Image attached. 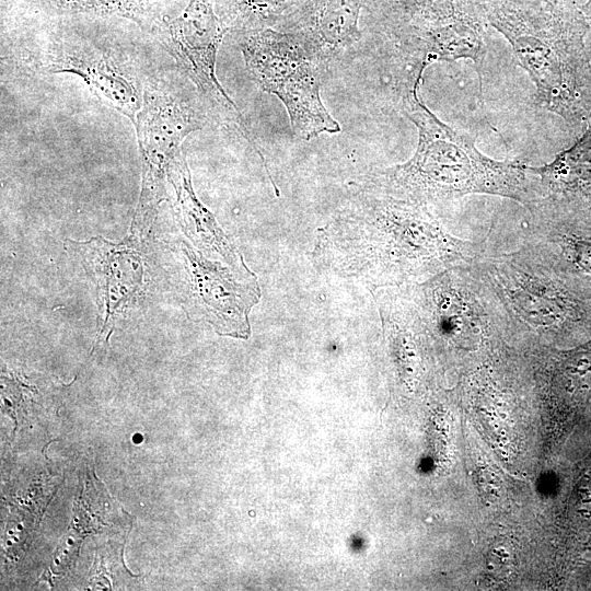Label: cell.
<instances>
[{
    "mask_svg": "<svg viewBox=\"0 0 591 591\" xmlns=\"http://www.w3.org/2000/svg\"><path fill=\"white\" fill-rule=\"evenodd\" d=\"M368 0H314L303 22L285 32L298 38L323 66L361 37L359 18Z\"/></svg>",
    "mask_w": 591,
    "mask_h": 591,
    "instance_id": "cell-12",
    "label": "cell"
},
{
    "mask_svg": "<svg viewBox=\"0 0 591 591\" xmlns=\"http://www.w3.org/2000/svg\"><path fill=\"white\" fill-rule=\"evenodd\" d=\"M93 252V275L96 277L100 303L105 308L106 321L137 293L142 283V268L137 254L125 247L108 244L103 239L86 242Z\"/></svg>",
    "mask_w": 591,
    "mask_h": 591,
    "instance_id": "cell-14",
    "label": "cell"
},
{
    "mask_svg": "<svg viewBox=\"0 0 591 591\" xmlns=\"http://www.w3.org/2000/svg\"><path fill=\"white\" fill-rule=\"evenodd\" d=\"M421 79L399 84L402 112L418 132L413 157L367 174L358 185L431 207L471 194L510 198L526 207L535 197L530 165L483 154L472 136L450 127L426 106L419 94Z\"/></svg>",
    "mask_w": 591,
    "mask_h": 591,
    "instance_id": "cell-2",
    "label": "cell"
},
{
    "mask_svg": "<svg viewBox=\"0 0 591 591\" xmlns=\"http://www.w3.org/2000/svg\"><path fill=\"white\" fill-rule=\"evenodd\" d=\"M225 31L211 0H189L178 16L165 23L161 39L181 73L196 89L211 119L239 132L266 165L241 112L217 78V53Z\"/></svg>",
    "mask_w": 591,
    "mask_h": 591,
    "instance_id": "cell-9",
    "label": "cell"
},
{
    "mask_svg": "<svg viewBox=\"0 0 591 591\" xmlns=\"http://www.w3.org/2000/svg\"><path fill=\"white\" fill-rule=\"evenodd\" d=\"M525 242L591 282V207L537 197L526 206Z\"/></svg>",
    "mask_w": 591,
    "mask_h": 591,
    "instance_id": "cell-11",
    "label": "cell"
},
{
    "mask_svg": "<svg viewBox=\"0 0 591 591\" xmlns=\"http://www.w3.org/2000/svg\"><path fill=\"white\" fill-rule=\"evenodd\" d=\"M586 46H587V51H588L590 63H591V26L586 37Z\"/></svg>",
    "mask_w": 591,
    "mask_h": 591,
    "instance_id": "cell-19",
    "label": "cell"
},
{
    "mask_svg": "<svg viewBox=\"0 0 591 591\" xmlns=\"http://www.w3.org/2000/svg\"><path fill=\"white\" fill-rule=\"evenodd\" d=\"M582 14L591 25V0H587L584 4L579 7Z\"/></svg>",
    "mask_w": 591,
    "mask_h": 591,
    "instance_id": "cell-18",
    "label": "cell"
},
{
    "mask_svg": "<svg viewBox=\"0 0 591 591\" xmlns=\"http://www.w3.org/2000/svg\"><path fill=\"white\" fill-rule=\"evenodd\" d=\"M410 286L432 340L455 352L477 354L508 336L503 310L473 263Z\"/></svg>",
    "mask_w": 591,
    "mask_h": 591,
    "instance_id": "cell-7",
    "label": "cell"
},
{
    "mask_svg": "<svg viewBox=\"0 0 591 591\" xmlns=\"http://www.w3.org/2000/svg\"><path fill=\"white\" fill-rule=\"evenodd\" d=\"M549 385L564 405L579 407L591 397V338L549 354Z\"/></svg>",
    "mask_w": 591,
    "mask_h": 591,
    "instance_id": "cell-15",
    "label": "cell"
},
{
    "mask_svg": "<svg viewBox=\"0 0 591 591\" xmlns=\"http://www.w3.org/2000/svg\"><path fill=\"white\" fill-rule=\"evenodd\" d=\"M240 49L256 85L283 104L297 138L340 131L321 97L323 65L298 38L271 28L252 31L242 35Z\"/></svg>",
    "mask_w": 591,
    "mask_h": 591,
    "instance_id": "cell-5",
    "label": "cell"
},
{
    "mask_svg": "<svg viewBox=\"0 0 591 591\" xmlns=\"http://www.w3.org/2000/svg\"><path fill=\"white\" fill-rule=\"evenodd\" d=\"M316 253L337 274L374 288L422 282L485 253L447 230L433 207L360 186L322 230Z\"/></svg>",
    "mask_w": 591,
    "mask_h": 591,
    "instance_id": "cell-1",
    "label": "cell"
},
{
    "mask_svg": "<svg viewBox=\"0 0 591 591\" xmlns=\"http://www.w3.org/2000/svg\"><path fill=\"white\" fill-rule=\"evenodd\" d=\"M195 88H186L152 73L144 83L143 101L134 123L142 159V185L137 220H147L164 197V179L182 143L211 117Z\"/></svg>",
    "mask_w": 591,
    "mask_h": 591,
    "instance_id": "cell-8",
    "label": "cell"
},
{
    "mask_svg": "<svg viewBox=\"0 0 591 591\" xmlns=\"http://www.w3.org/2000/svg\"><path fill=\"white\" fill-rule=\"evenodd\" d=\"M514 551L506 540L493 543L486 558L487 571L497 577L507 576L513 567Z\"/></svg>",
    "mask_w": 591,
    "mask_h": 591,
    "instance_id": "cell-17",
    "label": "cell"
},
{
    "mask_svg": "<svg viewBox=\"0 0 591 591\" xmlns=\"http://www.w3.org/2000/svg\"><path fill=\"white\" fill-rule=\"evenodd\" d=\"M530 170L535 176V198L591 206V124L552 162Z\"/></svg>",
    "mask_w": 591,
    "mask_h": 591,
    "instance_id": "cell-13",
    "label": "cell"
},
{
    "mask_svg": "<svg viewBox=\"0 0 591 591\" xmlns=\"http://www.w3.org/2000/svg\"><path fill=\"white\" fill-rule=\"evenodd\" d=\"M27 61L44 73L79 77L101 102L135 123L150 73L132 51L79 37H57L34 48Z\"/></svg>",
    "mask_w": 591,
    "mask_h": 591,
    "instance_id": "cell-10",
    "label": "cell"
},
{
    "mask_svg": "<svg viewBox=\"0 0 591 591\" xmlns=\"http://www.w3.org/2000/svg\"><path fill=\"white\" fill-rule=\"evenodd\" d=\"M193 267V283L196 293L204 301L205 309L216 314H230L225 304L229 303L241 315H246L250 308L241 304V285L236 283L232 276L225 275L224 270H219L216 266L196 259L189 254Z\"/></svg>",
    "mask_w": 591,
    "mask_h": 591,
    "instance_id": "cell-16",
    "label": "cell"
},
{
    "mask_svg": "<svg viewBox=\"0 0 591 591\" xmlns=\"http://www.w3.org/2000/svg\"><path fill=\"white\" fill-rule=\"evenodd\" d=\"M496 294L508 336L540 345L591 338V282L568 271L536 245L483 253L473 262Z\"/></svg>",
    "mask_w": 591,
    "mask_h": 591,
    "instance_id": "cell-4",
    "label": "cell"
},
{
    "mask_svg": "<svg viewBox=\"0 0 591 591\" xmlns=\"http://www.w3.org/2000/svg\"><path fill=\"white\" fill-rule=\"evenodd\" d=\"M535 85L533 101L571 127L591 124L590 23L573 0H475Z\"/></svg>",
    "mask_w": 591,
    "mask_h": 591,
    "instance_id": "cell-3",
    "label": "cell"
},
{
    "mask_svg": "<svg viewBox=\"0 0 591 591\" xmlns=\"http://www.w3.org/2000/svg\"><path fill=\"white\" fill-rule=\"evenodd\" d=\"M487 26L475 0H396L384 33L408 71L466 58L480 77Z\"/></svg>",
    "mask_w": 591,
    "mask_h": 591,
    "instance_id": "cell-6",
    "label": "cell"
}]
</instances>
